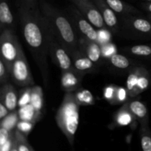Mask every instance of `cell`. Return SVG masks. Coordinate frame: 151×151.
Masks as SVG:
<instances>
[{
	"mask_svg": "<svg viewBox=\"0 0 151 151\" xmlns=\"http://www.w3.org/2000/svg\"><path fill=\"white\" fill-rule=\"evenodd\" d=\"M18 16L24 41L39 68L46 88L50 86L48 41L50 27L40 10H32L24 6H17Z\"/></svg>",
	"mask_w": 151,
	"mask_h": 151,
	"instance_id": "1",
	"label": "cell"
},
{
	"mask_svg": "<svg viewBox=\"0 0 151 151\" xmlns=\"http://www.w3.org/2000/svg\"><path fill=\"white\" fill-rule=\"evenodd\" d=\"M39 7L52 35L70 55L79 50L80 38L69 15L46 0H39Z\"/></svg>",
	"mask_w": 151,
	"mask_h": 151,
	"instance_id": "2",
	"label": "cell"
},
{
	"mask_svg": "<svg viewBox=\"0 0 151 151\" xmlns=\"http://www.w3.org/2000/svg\"><path fill=\"white\" fill-rule=\"evenodd\" d=\"M80 105L75 100L74 92H65L63 101L56 114L58 126L73 145L75 136L79 125Z\"/></svg>",
	"mask_w": 151,
	"mask_h": 151,
	"instance_id": "3",
	"label": "cell"
},
{
	"mask_svg": "<svg viewBox=\"0 0 151 151\" xmlns=\"http://www.w3.org/2000/svg\"><path fill=\"white\" fill-rule=\"evenodd\" d=\"M1 59L5 63L10 73L12 66L22 50V45L14 30L4 29L0 35Z\"/></svg>",
	"mask_w": 151,
	"mask_h": 151,
	"instance_id": "4",
	"label": "cell"
},
{
	"mask_svg": "<svg viewBox=\"0 0 151 151\" xmlns=\"http://www.w3.org/2000/svg\"><path fill=\"white\" fill-rule=\"evenodd\" d=\"M10 78L16 86L21 87L35 86L30 68L27 60L23 49L13 63L10 70Z\"/></svg>",
	"mask_w": 151,
	"mask_h": 151,
	"instance_id": "5",
	"label": "cell"
},
{
	"mask_svg": "<svg viewBox=\"0 0 151 151\" xmlns=\"http://www.w3.org/2000/svg\"><path fill=\"white\" fill-rule=\"evenodd\" d=\"M48 48L49 55L52 60L58 67L61 69L62 72L76 70L73 66L72 58L69 52L55 38L51 30L49 33Z\"/></svg>",
	"mask_w": 151,
	"mask_h": 151,
	"instance_id": "6",
	"label": "cell"
},
{
	"mask_svg": "<svg viewBox=\"0 0 151 151\" xmlns=\"http://www.w3.org/2000/svg\"><path fill=\"white\" fill-rule=\"evenodd\" d=\"M67 14L69 15L78 33L80 34L81 37L98 42V31L84 17L83 15L74 4L73 6L68 7Z\"/></svg>",
	"mask_w": 151,
	"mask_h": 151,
	"instance_id": "7",
	"label": "cell"
},
{
	"mask_svg": "<svg viewBox=\"0 0 151 151\" xmlns=\"http://www.w3.org/2000/svg\"><path fill=\"white\" fill-rule=\"evenodd\" d=\"M84 17L98 29H106L104 20L98 7L91 0H71Z\"/></svg>",
	"mask_w": 151,
	"mask_h": 151,
	"instance_id": "8",
	"label": "cell"
},
{
	"mask_svg": "<svg viewBox=\"0 0 151 151\" xmlns=\"http://www.w3.org/2000/svg\"><path fill=\"white\" fill-rule=\"evenodd\" d=\"M98 7L104 20L106 28L111 32L116 34L119 31V22L116 13L108 5L105 0H92Z\"/></svg>",
	"mask_w": 151,
	"mask_h": 151,
	"instance_id": "9",
	"label": "cell"
},
{
	"mask_svg": "<svg viewBox=\"0 0 151 151\" xmlns=\"http://www.w3.org/2000/svg\"><path fill=\"white\" fill-rule=\"evenodd\" d=\"M79 50L96 65L101 63L102 58L103 57L101 45L98 42L91 41L84 37H81L79 41Z\"/></svg>",
	"mask_w": 151,
	"mask_h": 151,
	"instance_id": "10",
	"label": "cell"
},
{
	"mask_svg": "<svg viewBox=\"0 0 151 151\" xmlns=\"http://www.w3.org/2000/svg\"><path fill=\"white\" fill-rule=\"evenodd\" d=\"M123 17V24L128 29L139 34L151 35V22L149 19L134 15Z\"/></svg>",
	"mask_w": 151,
	"mask_h": 151,
	"instance_id": "11",
	"label": "cell"
},
{
	"mask_svg": "<svg viewBox=\"0 0 151 151\" xmlns=\"http://www.w3.org/2000/svg\"><path fill=\"white\" fill-rule=\"evenodd\" d=\"M84 74L77 70L62 72L60 84L65 92H75L81 87Z\"/></svg>",
	"mask_w": 151,
	"mask_h": 151,
	"instance_id": "12",
	"label": "cell"
},
{
	"mask_svg": "<svg viewBox=\"0 0 151 151\" xmlns=\"http://www.w3.org/2000/svg\"><path fill=\"white\" fill-rule=\"evenodd\" d=\"M72 63L75 69L81 73L86 75L94 72L97 70V66L94 62L91 61L82 51L80 50L71 55Z\"/></svg>",
	"mask_w": 151,
	"mask_h": 151,
	"instance_id": "13",
	"label": "cell"
},
{
	"mask_svg": "<svg viewBox=\"0 0 151 151\" xmlns=\"http://www.w3.org/2000/svg\"><path fill=\"white\" fill-rule=\"evenodd\" d=\"M0 102L7 107L10 112L16 111L19 103V94L13 86L9 83L1 86Z\"/></svg>",
	"mask_w": 151,
	"mask_h": 151,
	"instance_id": "14",
	"label": "cell"
},
{
	"mask_svg": "<svg viewBox=\"0 0 151 151\" xmlns=\"http://www.w3.org/2000/svg\"><path fill=\"white\" fill-rule=\"evenodd\" d=\"M125 103L141 126L149 125L148 109L145 103L138 100H128Z\"/></svg>",
	"mask_w": 151,
	"mask_h": 151,
	"instance_id": "15",
	"label": "cell"
},
{
	"mask_svg": "<svg viewBox=\"0 0 151 151\" xmlns=\"http://www.w3.org/2000/svg\"><path fill=\"white\" fill-rule=\"evenodd\" d=\"M12 29L15 31V21L7 0H0V31Z\"/></svg>",
	"mask_w": 151,
	"mask_h": 151,
	"instance_id": "16",
	"label": "cell"
},
{
	"mask_svg": "<svg viewBox=\"0 0 151 151\" xmlns=\"http://www.w3.org/2000/svg\"><path fill=\"white\" fill-rule=\"evenodd\" d=\"M105 1L115 13L122 15V16H131V15L137 16L141 14V12L134 6L122 0H105Z\"/></svg>",
	"mask_w": 151,
	"mask_h": 151,
	"instance_id": "17",
	"label": "cell"
},
{
	"mask_svg": "<svg viewBox=\"0 0 151 151\" xmlns=\"http://www.w3.org/2000/svg\"><path fill=\"white\" fill-rule=\"evenodd\" d=\"M137 120L135 116L129 110L126 103L123 104L115 116V122L118 126L131 125Z\"/></svg>",
	"mask_w": 151,
	"mask_h": 151,
	"instance_id": "18",
	"label": "cell"
},
{
	"mask_svg": "<svg viewBox=\"0 0 151 151\" xmlns=\"http://www.w3.org/2000/svg\"><path fill=\"white\" fill-rule=\"evenodd\" d=\"M18 114L20 120L28 121L33 123H36L42 117V115L39 114L30 103L19 108L18 110Z\"/></svg>",
	"mask_w": 151,
	"mask_h": 151,
	"instance_id": "19",
	"label": "cell"
},
{
	"mask_svg": "<svg viewBox=\"0 0 151 151\" xmlns=\"http://www.w3.org/2000/svg\"><path fill=\"white\" fill-rule=\"evenodd\" d=\"M143 69H144L143 67L133 68L128 73L125 88H126L128 94H129V97L131 98L134 97V93H135L136 88H137V83H138L139 78Z\"/></svg>",
	"mask_w": 151,
	"mask_h": 151,
	"instance_id": "20",
	"label": "cell"
},
{
	"mask_svg": "<svg viewBox=\"0 0 151 151\" xmlns=\"http://www.w3.org/2000/svg\"><path fill=\"white\" fill-rule=\"evenodd\" d=\"M30 104L39 114L43 115L44 111V94L42 88L39 86H33L31 91Z\"/></svg>",
	"mask_w": 151,
	"mask_h": 151,
	"instance_id": "21",
	"label": "cell"
},
{
	"mask_svg": "<svg viewBox=\"0 0 151 151\" xmlns=\"http://www.w3.org/2000/svg\"><path fill=\"white\" fill-rule=\"evenodd\" d=\"M74 94L75 100L80 106H93L95 103L94 96L88 90L81 87Z\"/></svg>",
	"mask_w": 151,
	"mask_h": 151,
	"instance_id": "22",
	"label": "cell"
},
{
	"mask_svg": "<svg viewBox=\"0 0 151 151\" xmlns=\"http://www.w3.org/2000/svg\"><path fill=\"white\" fill-rule=\"evenodd\" d=\"M110 63L116 69H126L131 66V61L125 55L115 53L109 58Z\"/></svg>",
	"mask_w": 151,
	"mask_h": 151,
	"instance_id": "23",
	"label": "cell"
},
{
	"mask_svg": "<svg viewBox=\"0 0 151 151\" xmlns=\"http://www.w3.org/2000/svg\"><path fill=\"white\" fill-rule=\"evenodd\" d=\"M139 137L142 150L151 151V131L149 125L140 127Z\"/></svg>",
	"mask_w": 151,
	"mask_h": 151,
	"instance_id": "24",
	"label": "cell"
},
{
	"mask_svg": "<svg viewBox=\"0 0 151 151\" xmlns=\"http://www.w3.org/2000/svg\"><path fill=\"white\" fill-rule=\"evenodd\" d=\"M150 75H149L147 69L144 68L141 75H140L139 78L138 83H137V88H136L135 93H134V97L138 95V94H141L144 91H145L147 88H148L149 86H150Z\"/></svg>",
	"mask_w": 151,
	"mask_h": 151,
	"instance_id": "25",
	"label": "cell"
},
{
	"mask_svg": "<svg viewBox=\"0 0 151 151\" xmlns=\"http://www.w3.org/2000/svg\"><path fill=\"white\" fill-rule=\"evenodd\" d=\"M128 52L137 57H151V47L146 44H139L128 48Z\"/></svg>",
	"mask_w": 151,
	"mask_h": 151,
	"instance_id": "26",
	"label": "cell"
},
{
	"mask_svg": "<svg viewBox=\"0 0 151 151\" xmlns=\"http://www.w3.org/2000/svg\"><path fill=\"white\" fill-rule=\"evenodd\" d=\"M14 138L16 147L19 151H33L30 145L27 140L26 136L21 133L19 130L16 129L14 131Z\"/></svg>",
	"mask_w": 151,
	"mask_h": 151,
	"instance_id": "27",
	"label": "cell"
},
{
	"mask_svg": "<svg viewBox=\"0 0 151 151\" xmlns=\"http://www.w3.org/2000/svg\"><path fill=\"white\" fill-rule=\"evenodd\" d=\"M19 121L18 111H14L9 113V114L1 120V127L5 128L9 131H12L16 128L18 122Z\"/></svg>",
	"mask_w": 151,
	"mask_h": 151,
	"instance_id": "28",
	"label": "cell"
},
{
	"mask_svg": "<svg viewBox=\"0 0 151 151\" xmlns=\"http://www.w3.org/2000/svg\"><path fill=\"white\" fill-rule=\"evenodd\" d=\"M32 87H24L23 89L21 91L19 95V103H18V106L19 108L23 107V106H27V105L30 103Z\"/></svg>",
	"mask_w": 151,
	"mask_h": 151,
	"instance_id": "29",
	"label": "cell"
},
{
	"mask_svg": "<svg viewBox=\"0 0 151 151\" xmlns=\"http://www.w3.org/2000/svg\"><path fill=\"white\" fill-rule=\"evenodd\" d=\"M128 97H130L126 88L122 86H117L116 87V98H115L114 105L125 104L128 100Z\"/></svg>",
	"mask_w": 151,
	"mask_h": 151,
	"instance_id": "30",
	"label": "cell"
},
{
	"mask_svg": "<svg viewBox=\"0 0 151 151\" xmlns=\"http://www.w3.org/2000/svg\"><path fill=\"white\" fill-rule=\"evenodd\" d=\"M116 87L117 86L114 85L107 86L105 87L104 91H103L104 99L112 105H114V103L115 98H116Z\"/></svg>",
	"mask_w": 151,
	"mask_h": 151,
	"instance_id": "31",
	"label": "cell"
},
{
	"mask_svg": "<svg viewBox=\"0 0 151 151\" xmlns=\"http://www.w3.org/2000/svg\"><path fill=\"white\" fill-rule=\"evenodd\" d=\"M35 123H33V122H28V121L24 120H20L19 119L16 128L17 130H19L21 133L24 134L27 137L30 133V131H32V128L35 126Z\"/></svg>",
	"mask_w": 151,
	"mask_h": 151,
	"instance_id": "32",
	"label": "cell"
},
{
	"mask_svg": "<svg viewBox=\"0 0 151 151\" xmlns=\"http://www.w3.org/2000/svg\"><path fill=\"white\" fill-rule=\"evenodd\" d=\"M9 77H10V73L4 61L0 59V83L1 86L8 83Z\"/></svg>",
	"mask_w": 151,
	"mask_h": 151,
	"instance_id": "33",
	"label": "cell"
},
{
	"mask_svg": "<svg viewBox=\"0 0 151 151\" xmlns=\"http://www.w3.org/2000/svg\"><path fill=\"white\" fill-rule=\"evenodd\" d=\"M16 5L24 6L32 10H40L39 0H16Z\"/></svg>",
	"mask_w": 151,
	"mask_h": 151,
	"instance_id": "34",
	"label": "cell"
},
{
	"mask_svg": "<svg viewBox=\"0 0 151 151\" xmlns=\"http://www.w3.org/2000/svg\"><path fill=\"white\" fill-rule=\"evenodd\" d=\"M102 54H103V57L105 58H110L111 56L115 54L116 52V48L114 44H111L110 42L107 43V44H102Z\"/></svg>",
	"mask_w": 151,
	"mask_h": 151,
	"instance_id": "35",
	"label": "cell"
},
{
	"mask_svg": "<svg viewBox=\"0 0 151 151\" xmlns=\"http://www.w3.org/2000/svg\"><path fill=\"white\" fill-rule=\"evenodd\" d=\"M12 135V131L5 128L1 127L0 128V146H2L10 139Z\"/></svg>",
	"mask_w": 151,
	"mask_h": 151,
	"instance_id": "36",
	"label": "cell"
},
{
	"mask_svg": "<svg viewBox=\"0 0 151 151\" xmlns=\"http://www.w3.org/2000/svg\"><path fill=\"white\" fill-rule=\"evenodd\" d=\"M14 141V132L12 133V135L10 137V139L2 146H0V151H10L12 145Z\"/></svg>",
	"mask_w": 151,
	"mask_h": 151,
	"instance_id": "37",
	"label": "cell"
},
{
	"mask_svg": "<svg viewBox=\"0 0 151 151\" xmlns=\"http://www.w3.org/2000/svg\"><path fill=\"white\" fill-rule=\"evenodd\" d=\"M10 111L2 103L0 102V119H3L9 114Z\"/></svg>",
	"mask_w": 151,
	"mask_h": 151,
	"instance_id": "38",
	"label": "cell"
},
{
	"mask_svg": "<svg viewBox=\"0 0 151 151\" xmlns=\"http://www.w3.org/2000/svg\"><path fill=\"white\" fill-rule=\"evenodd\" d=\"M140 7L145 11L151 13V1H145L140 4Z\"/></svg>",
	"mask_w": 151,
	"mask_h": 151,
	"instance_id": "39",
	"label": "cell"
},
{
	"mask_svg": "<svg viewBox=\"0 0 151 151\" xmlns=\"http://www.w3.org/2000/svg\"><path fill=\"white\" fill-rule=\"evenodd\" d=\"M10 151H19L17 149V147H16V142H15V138H14V141H13V145H12L11 149H10Z\"/></svg>",
	"mask_w": 151,
	"mask_h": 151,
	"instance_id": "40",
	"label": "cell"
},
{
	"mask_svg": "<svg viewBox=\"0 0 151 151\" xmlns=\"http://www.w3.org/2000/svg\"><path fill=\"white\" fill-rule=\"evenodd\" d=\"M147 19L151 22V13H149V14L147 15Z\"/></svg>",
	"mask_w": 151,
	"mask_h": 151,
	"instance_id": "41",
	"label": "cell"
},
{
	"mask_svg": "<svg viewBox=\"0 0 151 151\" xmlns=\"http://www.w3.org/2000/svg\"><path fill=\"white\" fill-rule=\"evenodd\" d=\"M145 1H151V0H145Z\"/></svg>",
	"mask_w": 151,
	"mask_h": 151,
	"instance_id": "42",
	"label": "cell"
},
{
	"mask_svg": "<svg viewBox=\"0 0 151 151\" xmlns=\"http://www.w3.org/2000/svg\"><path fill=\"white\" fill-rule=\"evenodd\" d=\"M150 83H151V79H150Z\"/></svg>",
	"mask_w": 151,
	"mask_h": 151,
	"instance_id": "43",
	"label": "cell"
},
{
	"mask_svg": "<svg viewBox=\"0 0 151 151\" xmlns=\"http://www.w3.org/2000/svg\"><path fill=\"white\" fill-rule=\"evenodd\" d=\"M33 151H34V150H33Z\"/></svg>",
	"mask_w": 151,
	"mask_h": 151,
	"instance_id": "44",
	"label": "cell"
}]
</instances>
